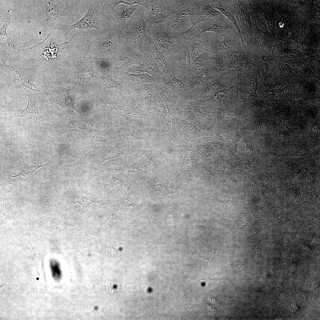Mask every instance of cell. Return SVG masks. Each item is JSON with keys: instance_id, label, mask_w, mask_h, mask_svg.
Returning <instances> with one entry per match:
<instances>
[{"instance_id": "obj_1", "label": "cell", "mask_w": 320, "mask_h": 320, "mask_svg": "<svg viewBox=\"0 0 320 320\" xmlns=\"http://www.w3.org/2000/svg\"><path fill=\"white\" fill-rule=\"evenodd\" d=\"M204 0H172V13L161 26L171 34L186 37L201 13Z\"/></svg>"}, {"instance_id": "obj_2", "label": "cell", "mask_w": 320, "mask_h": 320, "mask_svg": "<svg viewBox=\"0 0 320 320\" xmlns=\"http://www.w3.org/2000/svg\"><path fill=\"white\" fill-rule=\"evenodd\" d=\"M89 7L84 16L76 23L63 27L68 35L72 30L89 31L94 29L99 33H105L111 28V21L103 13L100 0H89Z\"/></svg>"}, {"instance_id": "obj_3", "label": "cell", "mask_w": 320, "mask_h": 320, "mask_svg": "<svg viewBox=\"0 0 320 320\" xmlns=\"http://www.w3.org/2000/svg\"><path fill=\"white\" fill-rule=\"evenodd\" d=\"M111 23L110 29L105 33L94 31L87 41L86 51L100 57L119 56L121 52L119 49V36L116 25Z\"/></svg>"}, {"instance_id": "obj_4", "label": "cell", "mask_w": 320, "mask_h": 320, "mask_svg": "<svg viewBox=\"0 0 320 320\" xmlns=\"http://www.w3.org/2000/svg\"><path fill=\"white\" fill-rule=\"evenodd\" d=\"M167 58L174 76L188 85L191 77L195 74L185 39H183L179 47Z\"/></svg>"}, {"instance_id": "obj_5", "label": "cell", "mask_w": 320, "mask_h": 320, "mask_svg": "<svg viewBox=\"0 0 320 320\" xmlns=\"http://www.w3.org/2000/svg\"><path fill=\"white\" fill-rule=\"evenodd\" d=\"M44 1L47 17L49 26L54 30L60 27L67 15L73 11L79 0Z\"/></svg>"}, {"instance_id": "obj_6", "label": "cell", "mask_w": 320, "mask_h": 320, "mask_svg": "<svg viewBox=\"0 0 320 320\" xmlns=\"http://www.w3.org/2000/svg\"><path fill=\"white\" fill-rule=\"evenodd\" d=\"M74 66L78 74L75 87L79 93L87 94L89 93L88 88V84L92 78H95L91 72V66L93 61L87 55L76 60Z\"/></svg>"}, {"instance_id": "obj_7", "label": "cell", "mask_w": 320, "mask_h": 320, "mask_svg": "<svg viewBox=\"0 0 320 320\" xmlns=\"http://www.w3.org/2000/svg\"><path fill=\"white\" fill-rule=\"evenodd\" d=\"M164 93L175 102L191 100L189 86L175 76L169 81L159 83Z\"/></svg>"}, {"instance_id": "obj_8", "label": "cell", "mask_w": 320, "mask_h": 320, "mask_svg": "<svg viewBox=\"0 0 320 320\" xmlns=\"http://www.w3.org/2000/svg\"><path fill=\"white\" fill-rule=\"evenodd\" d=\"M155 90L154 82L142 84L126 91L137 106L143 109L148 110L152 106Z\"/></svg>"}, {"instance_id": "obj_9", "label": "cell", "mask_w": 320, "mask_h": 320, "mask_svg": "<svg viewBox=\"0 0 320 320\" xmlns=\"http://www.w3.org/2000/svg\"><path fill=\"white\" fill-rule=\"evenodd\" d=\"M153 34L154 39L166 57L179 47L184 39L171 34L161 27L153 32Z\"/></svg>"}, {"instance_id": "obj_10", "label": "cell", "mask_w": 320, "mask_h": 320, "mask_svg": "<svg viewBox=\"0 0 320 320\" xmlns=\"http://www.w3.org/2000/svg\"><path fill=\"white\" fill-rule=\"evenodd\" d=\"M126 70L132 73L140 72L148 73L153 77L155 83H159L167 81L156 62L149 54L146 55L144 61L138 66L129 67Z\"/></svg>"}, {"instance_id": "obj_11", "label": "cell", "mask_w": 320, "mask_h": 320, "mask_svg": "<svg viewBox=\"0 0 320 320\" xmlns=\"http://www.w3.org/2000/svg\"><path fill=\"white\" fill-rule=\"evenodd\" d=\"M116 78L126 90L140 84L155 82L153 77L146 73L136 74L129 72L126 69H117Z\"/></svg>"}, {"instance_id": "obj_12", "label": "cell", "mask_w": 320, "mask_h": 320, "mask_svg": "<svg viewBox=\"0 0 320 320\" xmlns=\"http://www.w3.org/2000/svg\"><path fill=\"white\" fill-rule=\"evenodd\" d=\"M219 15L209 20L198 24L189 32L187 39L199 37L204 32L210 31L220 34L226 30V25L221 20Z\"/></svg>"}, {"instance_id": "obj_13", "label": "cell", "mask_w": 320, "mask_h": 320, "mask_svg": "<svg viewBox=\"0 0 320 320\" xmlns=\"http://www.w3.org/2000/svg\"><path fill=\"white\" fill-rule=\"evenodd\" d=\"M70 89L61 87L57 88L52 91L49 99L53 103L63 108L70 117L72 116L71 110L73 109L86 118L76 109L75 107L76 103L70 95Z\"/></svg>"}, {"instance_id": "obj_14", "label": "cell", "mask_w": 320, "mask_h": 320, "mask_svg": "<svg viewBox=\"0 0 320 320\" xmlns=\"http://www.w3.org/2000/svg\"><path fill=\"white\" fill-rule=\"evenodd\" d=\"M145 56L127 44L118 56L117 69H125L131 65H139L144 61Z\"/></svg>"}, {"instance_id": "obj_15", "label": "cell", "mask_w": 320, "mask_h": 320, "mask_svg": "<svg viewBox=\"0 0 320 320\" xmlns=\"http://www.w3.org/2000/svg\"><path fill=\"white\" fill-rule=\"evenodd\" d=\"M150 41L149 54L156 61L167 81H169L174 76L170 65L164 54L158 49L153 41L151 40Z\"/></svg>"}, {"instance_id": "obj_16", "label": "cell", "mask_w": 320, "mask_h": 320, "mask_svg": "<svg viewBox=\"0 0 320 320\" xmlns=\"http://www.w3.org/2000/svg\"><path fill=\"white\" fill-rule=\"evenodd\" d=\"M28 96V104L26 108L20 113H15L13 118L22 121L30 119L46 120L39 113L36 105L34 97L25 89Z\"/></svg>"}, {"instance_id": "obj_17", "label": "cell", "mask_w": 320, "mask_h": 320, "mask_svg": "<svg viewBox=\"0 0 320 320\" xmlns=\"http://www.w3.org/2000/svg\"><path fill=\"white\" fill-rule=\"evenodd\" d=\"M210 5L223 14L234 25L238 31L243 45L245 44L239 26L237 23L233 11L231 6L222 1H209Z\"/></svg>"}, {"instance_id": "obj_18", "label": "cell", "mask_w": 320, "mask_h": 320, "mask_svg": "<svg viewBox=\"0 0 320 320\" xmlns=\"http://www.w3.org/2000/svg\"><path fill=\"white\" fill-rule=\"evenodd\" d=\"M1 60L4 64L6 71L12 80L17 81L23 87L34 91H37L38 89L30 80L24 78L12 65H8L4 61L1 54Z\"/></svg>"}, {"instance_id": "obj_19", "label": "cell", "mask_w": 320, "mask_h": 320, "mask_svg": "<svg viewBox=\"0 0 320 320\" xmlns=\"http://www.w3.org/2000/svg\"><path fill=\"white\" fill-rule=\"evenodd\" d=\"M98 85L99 88L103 92L114 89L122 93L127 92L126 89L120 82L115 81L112 77L105 73H102L99 76Z\"/></svg>"}, {"instance_id": "obj_20", "label": "cell", "mask_w": 320, "mask_h": 320, "mask_svg": "<svg viewBox=\"0 0 320 320\" xmlns=\"http://www.w3.org/2000/svg\"><path fill=\"white\" fill-rule=\"evenodd\" d=\"M135 43L138 50L140 53L146 55L143 49L144 39L148 37L146 33V25L143 18L140 17L137 20L135 25Z\"/></svg>"}, {"instance_id": "obj_21", "label": "cell", "mask_w": 320, "mask_h": 320, "mask_svg": "<svg viewBox=\"0 0 320 320\" xmlns=\"http://www.w3.org/2000/svg\"><path fill=\"white\" fill-rule=\"evenodd\" d=\"M119 137L122 143H131L137 140L144 139L142 134L134 129L127 127H122L120 130Z\"/></svg>"}, {"instance_id": "obj_22", "label": "cell", "mask_w": 320, "mask_h": 320, "mask_svg": "<svg viewBox=\"0 0 320 320\" xmlns=\"http://www.w3.org/2000/svg\"><path fill=\"white\" fill-rule=\"evenodd\" d=\"M186 43L190 52L192 61L204 52L208 50L203 42L197 38L185 39Z\"/></svg>"}, {"instance_id": "obj_23", "label": "cell", "mask_w": 320, "mask_h": 320, "mask_svg": "<svg viewBox=\"0 0 320 320\" xmlns=\"http://www.w3.org/2000/svg\"><path fill=\"white\" fill-rule=\"evenodd\" d=\"M220 12L212 7L209 1L204 0L200 15L193 27L198 24L209 20L220 15Z\"/></svg>"}, {"instance_id": "obj_24", "label": "cell", "mask_w": 320, "mask_h": 320, "mask_svg": "<svg viewBox=\"0 0 320 320\" xmlns=\"http://www.w3.org/2000/svg\"><path fill=\"white\" fill-rule=\"evenodd\" d=\"M152 105L156 114L164 121L167 114L165 104L159 93L156 89L153 96Z\"/></svg>"}, {"instance_id": "obj_25", "label": "cell", "mask_w": 320, "mask_h": 320, "mask_svg": "<svg viewBox=\"0 0 320 320\" xmlns=\"http://www.w3.org/2000/svg\"><path fill=\"white\" fill-rule=\"evenodd\" d=\"M124 144H120L115 147L111 146L108 148L102 156L101 160L103 161L107 159L113 158L116 156L125 154L127 152V148Z\"/></svg>"}, {"instance_id": "obj_26", "label": "cell", "mask_w": 320, "mask_h": 320, "mask_svg": "<svg viewBox=\"0 0 320 320\" xmlns=\"http://www.w3.org/2000/svg\"><path fill=\"white\" fill-rule=\"evenodd\" d=\"M145 1L132 0H109L108 4L110 9L113 10H115L116 6L121 3H122L127 6H132L135 4H139L144 6L143 2Z\"/></svg>"}, {"instance_id": "obj_27", "label": "cell", "mask_w": 320, "mask_h": 320, "mask_svg": "<svg viewBox=\"0 0 320 320\" xmlns=\"http://www.w3.org/2000/svg\"><path fill=\"white\" fill-rule=\"evenodd\" d=\"M137 151L147 164L151 167L156 169V164L148 151L144 149H137Z\"/></svg>"}, {"instance_id": "obj_28", "label": "cell", "mask_w": 320, "mask_h": 320, "mask_svg": "<svg viewBox=\"0 0 320 320\" xmlns=\"http://www.w3.org/2000/svg\"><path fill=\"white\" fill-rule=\"evenodd\" d=\"M240 18L244 28L247 31L250 30L251 27V22L248 12L244 7L241 9Z\"/></svg>"}, {"instance_id": "obj_29", "label": "cell", "mask_w": 320, "mask_h": 320, "mask_svg": "<svg viewBox=\"0 0 320 320\" xmlns=\"http://www.w3.org/2000/svg\"><path fill=\"white\" fill-rule=\"evenodd\" d=\"M154 191L157 195L159 196H164L170 194V191L165 185L159 184L155 186Z\"/></svg>"}, {"instance_id": "obj_30", "label": "cell", "mask_w": 320, "mask_h": 320, "mask_svg": "<svg viewBox=\"0 0 320 320\" xmlns=\"http://www.w3.org/2000/svg\"><path fill=\"white\" fill-rule=\"evenodd\" d=\"M118 169L126 172H133L138 171L139 169L135 166L131 165L120 166L116 168Z\"/></svg>"}, {"instance_id": "obj_31", "label": "cell", "mask_w": 320, "mask_h": 320, "mask_svg": "<svg viewBox=\"0 0 320 320\" xmlns=\"http://www.w3.org/2000/svg\"><path fill=\"white\" fill-rule=\"evenodd\" d=\"M76 201L78 203L85 205L97 201L88 196H81L77 198Z\"/></svg>"}, {"instance_id": "obj_32", "label": "cell", "mask_w": 320, "mask_h": 320, "mask_svg": "<svg viewBox=\"0 0 320 320\" xmlns=\"http://www.w3.org/2000/svg\"><path fill=\"white\" fill-rule=\"evenodd\" d=\"M279 143L283 148L286 146L287 137L285 133L282 131L279 132L278 135Z\"/></svg>"}, {"instance_id": "obj_33", "label": "cell", "mask_w": 320, "mask_h": 320, "mask_svg": "<svg viewBox=\"0 0 320 320\" xmlns=\"http://www.w3.org/2000/svg\"><path fill=\"white\" fill-rule=\"evenodd\" d=\"M258 26L261 31L264 32L266 31V26L265 22L264 19L261 18L260 19L258 22Z\"/></svg>"}, {"instance_id": "obj_34", "label": "cell", "mask_w": 320, "mask_h": 320, "mask_svg": "<svg viewBox=\"0 0 320 320\" xmlns=\"http://www.w3.org/2000/svg\"><path fill=\"white\" fill-rule=\"evenodd\" d=\"M284 55L287 58H293L297 55V52L295 50H291L285 52L284 53Z\"/></svg>"}, {"instance_id": "obj_35", "label": "cell", "mask_w": 320, "mask_h": 320, "mask_svg": "<svg viewBox=\"0 0 320 320\" xmlns=\"http://www.w3.org/2000/svg\"><path fill=\"white\" fill-rule=\"evenodd\" d=\"M208 202L212 206L214 207H216L217 206L218 201L215 196L213 195L210 196L209 198Z\"/></svg>"}, {"instance_id": "obj_36", "label": "cell", "mask_w": 320, "mask_h": 320, "mask_svg": "<svg viewBox=\"0 0 320 320\" xmlns=\"http://www.w3.org/2000/svg\"><path fill=\"white\" fill-rule=\"evenodd\" d=\"M276 158V154L274 153L271 152L266 155L265 159L267 162L271 163Z\"/></svg>"}, {"instance_id": "obj_37", "label": "cell", "mask_w": 320, "mask_h": 320, "mask_svg": "<svg viewBox=\"0 0 320 320\" xmlns=\"http://www.w3.org/2000/svg\"><path fill=\"white\" fill-rule=\"evenodd\" d=\"M282 122L283 125L288 130H291L292 129V124L289 120H285L282 121Z\"/></svg>"}, {"instance_id": "obj_38", "label": "cell", "mask_w": 320, "mask_h": 320, "mask_svg": "<svg viewBox=\"0 0 320 320\" xmlns=\"http://www.w3.org/2000/svg\"><path fill=\"white\" fill-rule=\"evenodd\" d=\"M308 149L305 148H301L297 151V153L299 156H303L307 155L308 153Z\"/></svg>"}, {"instance_id": "obj_39", "label": "cell", "mask_w": 320, "mask_h": 320, "mask_svg": "<svg viewBox=\"0 0 320 320\" xmlns=\"http://www.w3.org/2000/svg\"><path fill=\"white\" fill-rule=\"evenodd\" d=\"M316 178V175L313 173H310L308 177L306 179V183L308 184H311L314 182Z\"/></svg>"}, {"instance_id": "obj_40", "label": "cell", "mask_w": 320, "mask_h": 320, "mask_svg": "<svg viewBox=\"0 0 320 320\" xmlns=\"http://www.w3.org/2000/svg\"><path fill=\"white\" fill-rule=\"evenodd\" d=\"M8 23L6 25L2 28H1L0 31V35L1 37L3 38H6L7 37V35L6 33V30L7 27L9 26Z\"/></svg>"}, {"instance_id": "obj_41", "label": "cell", "mask_w": 320, "mask_h": 320, "mask_svg": "<svg viewBox=\"0 0 320 320\" xmlns=\"http://www.w3.org/2000/svg\"><path fill=\"white\" fill-rule=\"evenodd\" d=\"M46 165H47V164L41 166H39V165L35 166H26V167L28 170V171H29V172L34 173L36 170L39 168L40 167H41L45 166Z\"/></svg>"}, {"instance_id": "obj_42", "label": "cell", "mask_w": 320, "mask_h": 320, "mask_svg": "<svg viewBox=\"0 0 320 320\" xmlns=\"http://www.w3.org/2000/svg\"><path fill=\"white\" fill-rule=\"evenodd\" d=\"M271 178L273 183L275 184H279L280 182V179L276 175L273 174L271 175Z\"/></svg>"}, {"instance_id": "obj_43", "label": "cell", "mask_w": 320, "mask_h": 320, "mask_svg": "<svg viewBox=\"0 0 320 320\" xmlns=\"http://www.w3.org/2000/svg\"><path fill=\"white\" fill-rule=\"evenodd\" d=\"M281 87L279 85H274L271 88V91L273 93L278 92L281 90Z\"/></svg>"}, {"instance_id": "obj_44", "label": "cell", "mask_w": 320, "mask_h": 320, "mask_svg": "<svg viewBox=\"0 0 320 320\" xmlns=\"http://www.w3.org/2000/svg\"><path fill=\"white\" fill-rule=\"evenodd\" d=\"M311 131L313 134H317L319 132V127L317 125H314L311 128Z\"/></svg>"}, {"instance_id": "obj_45", "label": "cell", "mask_w": 320, "mask_h": 320, "mask_svg": "<svg viewBox=\"0 0 320 320\" xmlns=\"http://www.w3.org/2000/svg\"><path fill=\"white\" fill-rule=\"evenodd\" d=\"M311 31V29L310 26L306 25L304 28V33L305 35H309Z\"/></svg>"}, {"instance_id": "obj_46", "label": "cell", "mask_w": 320, "mask_h": 320, "mask_svg": "<svg viewBox=\"0 0 320 320\" xmlns=\"http://www.w3.org/2000/svg\"><path fill=\"white\" fill-rule=\"evenodd\" d=\"M260 128L262 130L265 132L268 131L269 129L268 125L265 123L260 124Z\"/></svg>"}, {"instance_id": "obj_47", "label": "cell", "mask_w": 320, "mask_h": 320, "mask_svg": "<svg viewBox=\"0 0 320 320\" xmlns=\"http://www.w3.org/2000/svg\"><path fill=\"white\" fill-rule=\"evenodd\" d=\"M266 195L269 197H274L276 196V194L273 191H267Z\"/></svg>"}, {"instance_id": "obj_48", "label": "cell", "mask_w": 320, "mask_h": 320, "mask_svg": "<svg viewBox=\"0 0 320 320\" xmlns=\"http://www.w3.org/2000/svg\"><path fill=\"white\" fill-rule=\"evenodd\" d=\"M302 47L303 49L305 50L308 48L309 45L307 43H305L302 44Z\"/></svg>"}, {"instance_id": "obj_49", "label": "cell", "mask_w": 320, "mask_h": 320, "mask_svg": "<svg viewBox=\"0 0 320 320\" xmlns=\"http://www.w3.org/2000/svg\"><path fill=\"white\" fill-rule=\"evenodd\" d=\"M98 307L97 306H95L94 307V310L95 311H97L98 309Z\"/></svg>"}, {"instance_id": "obj_50", "label": "cell", "mask_w": 320, "mask_h": 320, "mask_svg": "<svg viewBox=\"0 0 320 320\" xmlns=\"http://www.w3.org/2000/svg\"><path fill=\"white\" fill-rule=\"evenodd\" d=\"M36 279H37V280H38V279H39V278H36Z\"/></svg>"}]
</instances>
